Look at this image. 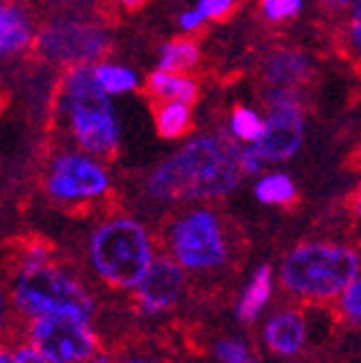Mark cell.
Instances as JSON below:
<instances>
[{"instance_id": "cell-6", "label": "cell", "mask_w": 361, "mask_h": 363, "mask_svg": "<svg viewBox=\"0 0 361 363\" xmlns=\"http://www.w3.org/2000/svg\"><path fill=\"white\" fill-rule=\"evenodd\" d=\"M16 315L27 321L53 313H78L96 317V299L87 286L56 262L40 266H21L11 284Z\"/></svg>"}, {"instance_id": "cell-26", "label": "cell", "mask_w": 361, "mask_h": 363, "mask_svg": "<svg viewBox=\"0 0 361 363\" xmlns=\"http://www.w3.org/2000/svg\"><path fill=\"white\" fill-rule=\"evenodd\" d=\"M195 7L202 11L206 18V23H220L238 9V5L233 0H197Z\"/></svg>"}, {"instance_id": "cell-34", "label": "cell", "mask_w": 361, "mask_h": 363, "mask_svg": "<svg viewBox=\"0 0 361 363\" xmlns=\"http://www.w3.org/2000/svg\"><path fill=\"white\" fill-rule=\"evenodd\" d=\"M0 363H16L13 352L9 348H0Z\"/></svg>"}, {"instance_id": "cell-24", "label": "cell", "mask_w": 361, "mask_h": 363, "mask_svg": "<svg viewBox=\"0 0 361 363\" xmlns=\"http://www.w3.org/2000/svg\"><path fill=\"white\" fill-rule=\"evenodd\" d=\"M301 9H304L301 0H264V3L260 5L264 21L270 25L295 21V18L301 13Z\"/></svg>"}, {"instance_id": "cell-2", "label": "cell", "mask_w": 361, "mask_h": 363, "mask_svg": "<svg viewBox=\"0 0 361 363\" xmlns=\"http://www.w3.org/2000/svg\"><path fill=\"white\" fill-rule=\"evenodd\" d=\"M359 275V250L346 242L333 240H306L295 244L286 250L277 268L284 293L311 306L337 301Z\"/></svg>"}, {"instance_id": "cell-31", "label": "cell", "mask_w": 361, "mask_h": 363, "mask_svg": "<svg viewBox=\"0 0 361 363\" xmlns=\"http://www.w3.org/2000/svg\"><path fill=\"white\" fill-rule=\"evenodd\" d=\"M350 208H352V215L361 222V186H359V189L352 193V197H350Z\"/></svg>"}, {"instance_id": "cell-23", "label": "cell", "mask_w": 361, "mask_h": 363, "mask_svg": "<svg viewBox=\"0 0 361 363\" xmlns=\"http://www.w3.org/2000/svg\"><path fill=\"white\" fill-rule=\"evenodd\" d=\"M213 359L215 363H246L250 350L238 337H220L213 343Z\"/></svg>"}, {"instance_id": "cell-25", "label": "cell", "mask_w": 361, "mask_h": 363, "mask_svg": "<svg viewBox=\"0 0 361 363\" xmlns=\"http://www.w3.org/2000/svg\"><path fill=\"white\" fill-rule=\"evenodd\" d=\"M344 35H346V45H348L350 53L357 60H361V0L352 3L346 13Z\"/></svg>"}, {"instance_id": "cell-9", "label": "cell", "mask_w": 361, "mask_h": 363, "mask_svg": "<svg viewBox=\"0 0 361 363\" xmlns=\"http://www.w3.org/2000/svg\"><path fill=\"white\" fill-rule=\"evenodd\" d=\"M45 191L58 204L76 206L98 202L111 191V175L104 162L82 151H58L49 160Z\"/></svg>"}, {"instance_id": "cell-35", "label": "cell", "mask_w": 361, "mask_h": 363, "mask_svg": "<svg viewBox=\"0 0 361 363\" xmlns=\"http://www.w3.org/2000/svg\"><path fill=\"white\" fill-rule=\"evenodd\" d=\"M352 162H355V164L361 169V142L357 144V147H355V151H352Z\"/></svg>"}, {"instance_id": "cell-10", "label": "cell", "mask_w": 361, "mask_h": 363, "mask_svg": "<svg viewBox=\"0 0 361 363\" xmlns=\"http://www.w3.org/2000/svg\"><path fill=\"white\" fill-rule=\"evenodd\" d=\"M264 135L255 147L266 164H279L295 157L306 138V116L299 91L266 89Z\"/></svg>"}, {"instance_id": "cell-12", "label": "cell", "mask_w": 361, "mask_h": 363, "mask_svg": "<svg viewBox=\"0 0 361 363\" xmlns=\"http://www.w3.org/2000/svg\"><path fill=\"white\" fill-rule=\"evenodd\" d=\"M266 348L277 357H297L309 343V321L297 308H282L273 313L262 328Z\"/></svg>"}, {"instance_id": "cell-18", "label": "cell", "mask_w": 361, "mask_h": 363, "mask_svg": "<svg viewBox=\"0 0 361 363\" xmlns=\"http://www.w3.org/2000/svg\"><path fill=\"white\" fill-rule=\"evenodd\" d=\"M252 195L262 206H291L297 199V184L288 173L268 171L255 179Z\"/></svg>"}, {"instance_id": "cell-1", "label": "cell", "mask_w": 361, "mask_h": 363, "mask_svg": "<svg viewBox=\"0 0 361 363\" xmlns=\"http://www.w3.org/2000/svg\"><path fill=\"white\" fill-rule=\"evenodd\" d=\"M242 147L228 131H206L184 140L144 177V193L157 204L197 206L224 199L242 179Z\"/></svg>"}, {"instance_id": "cell-19", "label": "cell", "mask_w": 361, "mask_h": 363, "mask_svg": "<svg viewBox=\"0 0 361 363\" xmlns=\"http://www.w3.org/2000/svg\"><path fill=\"white\" fill-rule=\"evenodd\" d=\"M153 120L157 135L165 140L184 138L193 126V108L182 102H160L153 104Z\"/></svg>"}, {"instance_id": "cell-3", "label": "cell", "mask_w": 361, "mask_h": 363, "mask_svg": "<svg viewBox=\"0 0 361 363\" xmlns=\"http://www.w3.org/2000/svg\"><path fill=\"white\" fill-rule=\"evenodd\" d=\"M56 111L78 151L102 162L118 153V113L111 96L96 78L94 65L65 69L56 94Z\"/></svg>"}, {"instance_id": "cell-30", "label": "cell", "mask_w": 361, "mask_h": 363, "mask_svg": "<svg viewBox=\"0 0 361 363\" xmlns=\"http://www.w3.org/2000/svg\"><path fill=\"white\" fill-rule=\"evenodd\" d=\"M13 352V359H16V363H49L38 350H35L31 343H18V346L11 350Z\"/></svg>"}, {"instance_id": "cell-36", "label": "cell", "mask_w": 361, "mask_h": 363, "mask_svg": "<svg viewBox=\"0 0 361 363\" xmlns=\"http://www.w3.org/2000/svg\"><path fill=\"white\" fill-rule=\"evenodd\" d=\"M246 363H260V361H257V359H252V357H250V359H248Z\"/></svg>"}, {"instance_id": "cell-28", "label": "cell", "mask_w": 361, "mask_h": 363, "mask_svg": "<svg viewBox=\"0 0 361 363\" xmlns=\"http://www.w3.org/2000/svg\"><path fill=\"white\" fill-rule=\"evenodd\" d=\"M240 164H242V173L246 175H262L266 162L264 157L257 153L255 147H242V155H240Z\"/></svg>"}, {"instance_id": "cell-21", "label": "cell", "mask_w": 361, "mask_h": 363, "mask_svg": "<svg viewBox=\"0 0 361 363\" xmlns=\"http://www.w3.org/2000/svg\"><path fill=\"white\" fill-rule=\"evenodd\" d=\"M94 71H96V78H98L100 86L109 96H124V94H131V91L140 89L138 71L126 65L102 60V62L94 65Z\"/></svg>"}, {"instance_id": "cell-20", "label": "cell", "mask_w": 361, "mask_h": 363, "mask_svg": "<svg viewBox=\"0 0 361 363\" xmlns=\"http://www.w3.org/2000/svg\"><path fill=\"white\" fill-rule=\"evenodd\" d=\"M228 135L235 140L240 147L257 144L264 135V116L257 108L238 104L228 116Z\"/></svg>"}, {"instance_id": "cell-32", "label": "cell", "mask_w": 361, "mask_h": 363, "mask_svg": "<svg viewBox=\"0 0 361 363\" xmlns=\"http://www.w3.org/2000/svg\"><path fill=\"white\" fill-rule=\"evenodd\" d=\"M118 363H157V361L151 359V357H147V354H126Z\"/></svg>"}, {"instance_id": "cell-14", "label": "cell", "mask_w": 361, "mask_h": 363, "mask_svg": "<svg viewBox=\"0 0 361 363\" xmlns=\"http://www.w3.org/2000/svg\"><path fill=\"white\" fill-rule=\"evenodd\" d=\"M38 29L27 9L0 3V58H11L35 45Z\"/></svg>"}, {"instance_id": "cell-13", "label": "cell", "mask_w": 361, "mask_h": 363, "mask_svg": "<svg viewBox=\"0 0 361 363\" xmlns=\"http://www.w3.org/2000/svg\"><path fill=\"white\" fill-rule=\"evenodd\" d=\"M315 74L313 60L299 49H275L262 62V78L268 89L299 91Z\"/></svg>"}, {"instance_id": "cell-5", "label": "cell", "mask_w": 361, "mask_h": 363, "mask_svg": "<svg viewBox=\"0 0 361 363\" xmlns=\"http://www.w3.org/2000/svg\"><path fill=\"white\" fill-rule=\"evenodd\" d=\"M165 255L187 275H215L233 259V240L224 217L211 206H184L162 235Z\"/></svg>"}, {"instance_id": "cell-16", "label": "cell", "mask_w": 361, "mask_h": 363, "mask_svg": "<svg viewBox=\"0 0 361 363\" xmlns=\"http://www.w3.org/2000/svg\"><path fill=\"white\" fill-rule=\"evenodd\" d=\"M275 290V270L270 264H260L252 270L250 279L246 281L242 295L235 306V317L242 323H252L257 321L260 315L266 311V306L273 297Z\"/></svg>"}, {"instance_id": "cell-8", "label": "cell", "mask_w": 361, "mask_h": 363, "mask_svg": "<svg viewBox=\"0 0 361 363\" xmlns=\"http://www.w3.org/2000/svg\"><path fill=\"white\" fill-rule=\"evenodd\" d=\"M94 319L78 313H53L27 323V343L49 363H84L100 354Z\"/></svg>"}, {"instance_id": "cell-11", "label": "cell", "mask_w": 361, "mask_h": 363, "mask_svg": "<svg viewBox=\"0 0 361 363\" xmlns=\"http://www.w3.org/2000/svg\"><path fill=\"white\" fill-rule=\"evenodd\" d=\"M189 277L169 255H157L149 272L133 290V303L144 317L165 315L184 299Z\"/></svg>"}, {"instance_id": "cell-15", "label": "cell", "mask_w": 361, "mask_h": 363, "mask_svg": "<svg viewBox=\"0 0 361 363\" xmlns=\"http://www.w3.org/2000/svg\"><path fill=\"white\" fill-rule=\"evenodd\" d=\"M144 94L153 100V104L160 102L193 104L197 96H200V82L191 74H167V71L153 69L144 78Z\"/></svg>"}, {"instance_id": "cell-27", "label": "cell", "mask_w": 361, "mask_h": 363, "mask_svg": "<svg viewBox=\"0 0 361 363\" xmlns=\"http://www.w3.org/2000/svg\"><path fill=\"white\" fill-rule=\"evenodd\" d=\"M177 27L184 35H193V33H197L200 29L206 27V18L202 16L200 9L193 5L191 9H184V11L177 13Z\"/></svg>"}, {"instance_id": "cell-4", "label": "cell", "mask_w": 361, "mask_h": 363, "mask_svg": "<svg viewBox=\"0 0 361 363\" xmlns=\"http://www.w3.org/2000/svg\"><path fill=\"white\" fill-rule=\"evenodd\" d=\"M157 257L155 238L133 215L104 217L87 240V259L94 275L113 290H133Z\"/></svg>"}, {"instance_id": "cell-22", "label": "cell", "mask_w": 361, "mask_h": 363, "mask_svg": "<svg viewBox=\"0 0 361 363\" xmlns=\"http://www.w3.org/2000/svg\"><path fill=\"white\" fill-rule=\"evenodd\" d=\"M335 308L341 321H346L352 328H361V275L335 301Z\"/></svg>"}, {"instance_id": "cell-7", "label": "cell", "mask_w": 361, "mask_h": 363, "mask_svg": "<svg viewBox=\"0 0 361 363\" xmlns=\"http://www.w3.org/2000/svg\"><path fill=\"white\" fill-rule=\"evenodd\" d=\"M35 53L65 69L98 65L111 49V33L102 23L82 16H58L47 21L35 35Z\"/></svg>"}, {"instance_id": "cell-33", "label": "cell", "mask_w": 361, "mask_h": 363, "mask_svg": "<svg viewBox=\"0 0 361 363\" xmlns=\"http://www.w3.org/2000/svg\"><path fill=\"white\" fill-rule=\"evenodd\" d=\"M84 363H118L111 354H106V352H100V354H96L94 359H89V361H84Z\"/></svg>"}, {"instance_id": "cell-17", "label": "cell", "mask_w": 361, "mask_h": 363, "mask_svg": "<svg viewBox=\"0 0 361 363\" xmlns=\"http://www.w3.org/2000/svg\"><path fill=\"white\" fill-rule=\"evenodd\" d=\"M202 49L191 35L182 38H173L169 43H162L157 49V67L167 74H191V71L200 65Z\"/></svg>"}, {"instance_id": "cell-29", "label": "cell", "mask_w": 361, "mask_h": 363, "mask_svg": "<svg viewBox=\"0 0 361 363\" xmlns=\"http://www.w3.org/2000/svg\"><path fill=\"white\" fill-rule=\"evenodd\" d=\"M13 313H16V308L11 301V293H7V290L0 286V335L11 328Z\"/></svg>"}]
</instances>
